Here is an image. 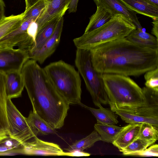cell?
Wrapping results in <instances>:
<instances>
[{
    "label": "cell",
    "instance_id": "d6a6232c",
    "mask_svg": "<svg viewBox=\"0 0 158 158\" xmlns=\"http://www.w3.org/2000/svg\"><path fill=\"white\" fill-rule=\"evenodd\" d=\"M145 86L158 89V78H152L146 81Z\"/></svg>",
    "mask_w": 158,
    "mask_h": 158
},
{
    "label": "cell",
    "instance_id": "277c9868",
    "mask_svg": "<svg viewBox=\"0 0 158 158\" xmlns=\"http://www.w3.org/2000/svg\"><path fill=\"white\" fill-rule=\"evenodd\" d=\"M44 69L55 89L70 104L81 103V79L74 66L60 60Z\"/></svg>",
    "mask_w": 158,
    "mask_h": 158
},
{
    "label": "cell",
    "instance_id": "60d3db41",
    "mask_svg": "<svg viewBox=\"0 0 158 158\" xmlns=\"http://www.w3.org/2000/svg\"><path fill=\"white\" fill-rule=\"evenodd\" d=\"M153 5L158 6V0H147Z\"/></svg>",
    "mask_w": 158,
    "mask_h": 158
},
{
    "label": "cell",
    "instance_id": "30bf717a",
    "mask_svg": "<svg viewBox=\"0 0 158 158\" xmlns=\"http://www.w3.org/2000/svg\"><path fill=\"white\" fill-rule=\"evenodd\" d=\"M23 145L22 154L44 156H66L58 144L39 139L37 136L27 142Z\"/></svg>",
    "mask_w": 158,
    "mask_h": 158
},
{
    "label": "cell",
    "instance_id": "484cf974",
    "mask_svg": "<svg viewBox=\"0 0 158 158\" xmlns=\"http://www.w3.org/2000/svg\"><path fill=\"white\" fill-rule=\"evenodd\" d=\"M115 112V114L118 115L123 120L129 124L148 123L158 127V118L143 116L123 111Z\"/></svg>",
    "mask_w": 158,
    "mask_h": 158
},
{
    "label": "cell",
    "instance_id": "1f68e13d",
    "mask_svg": "<svg viewBox=\"0 0 158 158\" xmlns=\"http://www.w3.org/2000/svg\"><path fill=\"white\" fill-rule=\"evenodd\" d=\"M127 156L157 157L158 156V145L157 144H152L148 148L139 152L129 153Z\"/></svg>",
    "mask_w": 158,
    "mask_h": 158
},
{
    "label": "cell",
    "instance_id": "ab89813d",
    "mask_svg": "<svg viewBox=\"0 0 158 158\" xmlns=\"http://www.w3.org/2000/svg\"><path fill=\"white\" fill-rule=\"evenodd\" d=\"M8 135L6 134L0 132V141L8 137Z\"/></svg>",
    "mask_w": 158,
    "mask_h": 158
},
{
    "label": "cell",
    "instance_id": "83f0119b",
    "mask_svg": "<svg viewBox=\"0 0 158 158\" xmlns=\"http://www.w3.org/2000/svg\"><path fill=\"white\" fill-rule=\"evenodd\" d=\"M137 137L156 142L158 139V127L150 124L141 123Z\"/></svg>",
    "mask_w": 158,
    "mask_h": 158
},
{
    "label": "cell",
    "instance_id": "d4e9b609",
    "mask_svg": "<svg viewBox=\"0 0 158 158\" xmlns=\"http://www.w3.org/2000/svg\"><path fill=\"white\" fill-rule=\"evenodd\" d=\"M101 141L100 136L98 132L94 130L85 137L75 142L67 148L64 149L68 152L75 150L81 151L93 146L97 141Z\"/></svg>",
    "mask_w": 158,
    "mask_h": 158
},
{
    "label": "cell",
    "instance_id": "4fadbf2b",
    "mask_svg": "<svg viewBox=\"0 0 158 158\" xmlns=\"http://www.w3.org/2000/svg\"><path fill=\"white\" fill-rule=\"evenodd\" d=\"M142 89L144 103L137 108L133 114L158 118V89L146 86Z\"/></svg>",
    "mask_w": 158,
    "mask_h": 158
},
{
    "label": "cell",
    "instance_id": "ac0fdd59",
    "mask_svg": "<svg viewBox=\"0 0 158 158\" xmlns=\"http://www.w3.org/2000/svg\"><path fill=\"white\" fill-rule=\"evenodd\" d=\"M6 75L0 71V132L9 134L7 113L8 98L6 91Z\"/></svg>",
    "mask_w": 158,
    "mask_h": 158
},
{
    "label": "cell",
    "instance_id": "603a6c76",
    "mask_svg": "<svg viewBox=\"0 0 158 158\" xmlns=\"http://www.w3.org/2000/svg\"><path fill=\"white\" fill-rule=\"evenodd\" d=\"M94 128L99 135L101 141L112 143L123 127H119L115 124L97 123L94 125Z\"/></svg>",
    "mask_w": 158,
    "mask_h": 158
},
{
    "label": "cell",
    "instance_id": "e575fe53",
    "mask_svg": "<svg viewBox=\"0 0 158 158\" xmlns=\"http://www.w3.org/2000/svg\"><path fill=\"white\" fill-rule=\"evenodd\" d=\"M90 154L83 151L75 150L71 152H66V156H89Z\"/></svg>",
    "mask_w": 158,
    "mask_h": 158
},
{
    "label": "cell",
    "instance_id": "8fae6325",
    "mask_svg": "<svg viewBox=\"0 0 158 158\" xmlns=\"http://www.w3.org/2000/svg\"><path fill=\"white\" fill-rule=\"evenodd\" d=\"M64 19L61 17L52 36L39 49L28 53L30 59L34 60L41 64L55 51L60 39Z\"/></svg>",
    "mask_w": 158,
    "mask_h": 158
},
{
    "label": "cell",
    "instance_id": "9a60e30c",
    "mask_svg": "<svg viewBox=\"0 0 158 158\" xmlns=\"http://www.w3.org/2000/svg\"><path fill=\"white\" fill-rule=\"evenodd\" d=\"M60 12L47 21L38 31L35 38V47L28 53L40 49L53 34L60 19L65 13Z\"/></svg>",
    "mask_w": 158,
    "mask_h": 158
},
{
    "label": "cell",
    "instance_id": "6da1fadb",
    "mask_svg": "<svg viewBox=\"0 0 158 158\" xmlns=\"http://www.w3.org/2000/svg\"><path fill=\"white\" fill-rule=\"evenodd\" d=\"M89 50L94 69L102 74L139 76L158 67V49L139 46L126 37Z\"/></svg>",
    "mask_w": 158,
    "mask_h": 158
},
{
    "label": "cell",
    "instance_id": "f546056e",
    "mask_svg": "<svg viewBox=\"0 0 158 158\" xmlns=\"http://www.w3.org/2000/svg\"><path fill=\"white\" fill-rule=\"evenodd\" d=\"M46 4L44 0H39L28 8L25 9L23 12L22 20L30 18H34L37 20L44 11Z\"/></svg>",
    "mask_w": 158,
    "mask_h": 158
},
{
    "label": "cell",
    "instance_id": "d6986e66",
    "mask_svg": "<svg viewBox=\"0 0 158 158\" xmlns=\"http://www.w3.org/2000/svg\"><path fill=\"white\" fill-rule=\"evenodd\" d=\"M136 12L148 16L153 20L158 19V6L147 0H121Z\"/></svg>",
    "mask_w": 158,
    "mask_h": 158
},
{
    "label": "cell",
    "instance_id": "f35d334b",
    "mask_svg": "<svg viewBox=\"0 0 158 158\" xmlns=\"http://www.w3.org/2000/svg\"><path fill=\"white\" fill-rule=\"evenodd\" d=\"M39 0H25L26 9H27L33 5Z\"/></svg>",
    "mask_w": 158,
    "mask_h": 158
},
{
    "label": "cell",
    "instance_id": "e0dca14e",
    "mask_svg": "<svg viewBox=\"0 0 158 158\" xmlns=\"http://www.w3.org/2000/svg\"><path fill=\"white\" fill-rule=\"evenodd\" d=\"M140 126L141 124H129L123 127L112 143L121 152L137 138Z\"/></svg>",
    "mask_w": 158,
    "mask_h": 158
},
{
    "label": "cell",
    "instance_id": "f1b7e54d",
    "mask_svg": "<svg viewBox=\"0 0 158 158\" xmlns=\"http://www.w3.org/2000/svg\"><path fill=\"white\" fill-rule=\"evenodd\" d=\"M155 142L153 141L147 140L137 137L121 152L123 155H127L131 153L143 150Z\"/></svg>",
    "mask_w": 158,
    "mask_h": 158
},
{
    "label": "cell",
    "instance_id": "5b68a950",
    "mask_svg": "<svg viewBox=\"0 0 158 158\" xmlns=\"http://www.w3.org/2000/svg\"><path fill=\"white\" fill-rule=\"evenodd\" d=\"M136 28L124 16L117 14L106 23L73 40L77 48L90 50L100 44L126 37Z\"/></svg>",
    "mask_w": 158,
    "mask_h": 158
},
{
    "label": "cell",
    "instance_id": "74e56055",
    "mask_svg": "<svg viewBox=\"0 0 158 158\" xmlns=\"http://www.w3.org/2000/svg\"><path fill=\"white\" fill-rule=\"evenodd\" d=\"M5 5L3 0H0V21L5 16Z\"/></svg>",
    "mask_w": 158,
    "mask_h": 158
},
{
    "label": "cell",
    "instance_id": "44dd1931",
    "mask_svg": "<svg viewBox=\"0 0 158 158\" xmlns=\"http://www.w3.org/2000/svg\"><path fill=\"white\" fill-rule=\"evenodd\" d=\"M26 119L38 135H45L56 133V129L33 110L30 111Z\"/></svg>",
    "mask_w": 158,
    "mask_h": 158
},
{
    "label": "cell",
    "instance_id": "5bb4252c",
    "mask_svg": "<svg viewBox=\"0 0 158 158\" xmlns=\"http://www.w3.org/2000/svg\"><path fill=\"white\" fill-rule=\"evenodd\" d=\"M46 8L40 16L36 20L37 31L48 20L57 14L66 11L71 0H44Z\"/></svg>",
    "mask_w": 158,
    "mask_h": 158
},
{
    "label": "cell",
    "instance_id": "4316f807",
    "mask_svg": "<svg viewBox=\"0 0 158 158\" xmlns=\"http://www.w3.org/2000/svg\"><path fill=\"white\" fill-rule=\"evenodd\" d=\"M23 145L9 136L0 141V156L22 154Z\"/></svg>",
    "mask_w": 158,
    "mask_h": 158
},
{
    "label": "cell",
    "instance_id": "ffe728a7",
    "mask_svg": "<svg viewBox=\"0 0 158 158\" xmlns=\"http://www.w3.org/2000/svg\"><path fill=\"white\" fill-rule=\"evenodd\" d=\"M114 16L110 11L104 7L97 6L96 12L89 18V22L84 33L100 27L110 21Z\"/></svg>",
    "mask_w": 158,
    "mask_h": 158
},
{
    "label": "cell",
    "instance_id": "2e32d148",
    "mask_svg": "<svg viewBox=\"0 0 158 158\" xmlns=\"http://www.w3.org/2000/svg\"><path fill=\"white\" fill-rule=\"evenodd\" d=\"M6 73V91L8 98L20 97L24 87L21 71H14Z\"/></svg>",
    "mask_w": 158,
    "mask_h": 158
},
{
    "label": "cell",
    "instance_id": "7a4b0ae2",
    "mask_svg": "<svg viewBox=\"0 0 158 158\" xmlns=\"http://www.w3.org/2000/svg\"><path fill=\"white\" fill-rule=\"evenodd\" d=\"M33 110L55 129L61 128L70 104L56 90L44 68L28 60L21 71Z\"/></svg>",
    "mask_w": 158,
    "mask_h": 158
},
{
    "label": "cell",
    "instance_id": "52a82bcc",
    "mask_svg": "<svg viewBox=\"0 0 158 158\" xmlns=\"http://www.w3.org/2000/svg\"><path fill=\"white\" fill-rule=\"evenodd\" d=\"M37 19L30 18L23 21L19 27L0 39V49L14 48L27 50L35 47L37 32Z\"/></svg>",
    "mask_w": 158,
    "mask_h": 158
},
{
    "label": "cell",
    "instance_id": "7402d4cb",
    "mask_svg": "<svg viewBox=\"0 0 158 158\" xmlns=\"http://www.w3.org/2000/svg\"><path fill=\"white\" fill-rule=\"evenodd\" d=\"M80 105L90 111L96 118L97 123L115 124L118 122L116 114L110 109L103 108L101 104L99 105V109H98L88 107L82 103Z\"/></svg>",
    "mask_w": 158,
    "mask_h": 158
},
{
    "label": "cell",
    "instance_id": "8992f818",
    "mask_svg": "<svg viewBox=\"0 0 158 158\" xmlns=\"http://www.w3.org/2000/svg\"><path fill=\"white\" fill-rule=\"evenodd\" d=\"M75 64L82 77L86 88L95 106L108 103V98L105 90L102 73L94 69L89 50L77 48Z\"/></svg>",
    "mask_w": 158,
    "mask_h": 158
},
{
    "label": "cell",
    "instance_id": "7c38bea8",
    "mask_svg": "<svg viewBox=\"0 0 158 158\" xmlns=\"http://www.w3.org/2000/svg\"><path fill=\"white\" fill-rule=\"evenodd\" d=\"M96 6H103L110 11L114 15H122L130 20L136 29H142L136 12L121 0H93Z\"/></svg>",
    "mask_w": 158,
    "mask_h": 158
},
{
    "label": "cell",
    "instance_id": "cb8c5ba5",
    "mask_svg": "<svg viewBox=\"0 0 158 158\" xmlns=\"http://www.w3.org/2000/svg\"><path fill=\"white\" fill-rule=\"evenodd\" d=\"M23 13L5 16L0 21V39L17 29L22 24Z\"/></svg>",
    "mask_w": 158,
    "mask_h": 158
},
{
    "label": "cell",
    "instance_id": "d590c367",
    "mask_svg": "<svg viewBox=\"0 0 158 158\" xmlns=\"http://www.w3.org/2000/svg\"><path fill=\"white\" fill-rule=\"evenodd\" d=\"M79 0H71L68 9L69 13L76 12Z\"/></svg>",
    "mask_w": 158,
    "mask_h": 158
},
{
    "label": "cell",
    "instance_id": "4dcf8cb0",
    "mask_svg": "<svg viewBox=\"0 0 158 158\" xmlns=\"http://www.w3.org/2000/svg\"><path fill=\"white\" fill-rule=\"evenodd\" d=\"M126 38L131 42L139 46L158 49V40H151L144 38L133 37L129 35Z\"/></svg>",
    "mask_w": 158,
    "mask_h": 158
},
{
    "label": "cell",
    "instance_id": "8d00e7d4",
    "mask_svg": "<svg viewBox=\"0 0 158 158\" xmlns=\"http://www.w3.org/2000/svg\"><path fill=\"white\" fill-rule=\"evenodd\" d=\"M152 23L153 27L151 33L158 40V19L153 20Z\"/></svg>",
    "mask_w": 158,
    "mask_h": 158
},
{
    "label": "cell",
    "instance_id": "b9f144b4",
    "mask_svg": "<svg viewBox=\"0 0 158 158\" xmlns=\"http://www.w3.org/2000/svg\"></svg>",
    "mask_w": 158,
    "mask_h": 158
},
{
    "label": "cell",
    "instance_id": "836d02e7",
    "mask_svg": "<svg viewBox=\"0 0 158 158\" xmlns=\"http://www.w3.org/2000/svg\"><path fill=\"white\" fill-rule=\"evenodd\" d=\"M144 77L146 81L152 78H158V67L146 72Z\"/></svg>",
    "mask_w": 158,
    "mask_h": 158
},
{
    "label": "cell",
    "instance_id": "ba28073f",
    "mask_svg": "<svg viewBox=\"0 0 158 158\" xmlns=\"http://www.w3.org/2000/svg\"><path fill=\"white\" fill-rule=\"evenodd\" d=\"M7 113L9 123L8 136L23 145L37 136L36 131L17 109L11 100L8 98Z\"/></svg>",
    "mask_w": 158,
    "mask_h": 158
},
{
    "label": "cell",
    "instance_id": "9c48e42d",
    "mask_svg": "<svg viewBox=\"0 0 158 158\" xmlns=\"http://www.w3.org/2000/svg\"><path fill=\"white\" fill-rule=\"evenodd\" d=\"M30 59L28 51L19 48L0 49V71H21L25 63Z\"/></svg>",
    "mask_w": 158,
    "mask_h": 158
},
{
    "label": "cell",
    "instance_id": "3957f363",
    "mask_svg": "<svg viewBox=\"0 0 158 158\" xmlns=\"http://www.w3.org/2000/svg\"><path fill=\"white\" fill-rule=\"evenodd\" d=\"M104 89L110 109L133 114L144 103L142 88L129 76L102 74Z\"/></svg>",
    "mask_w": 158,
    "mask_h": 158
}]
</instances>
